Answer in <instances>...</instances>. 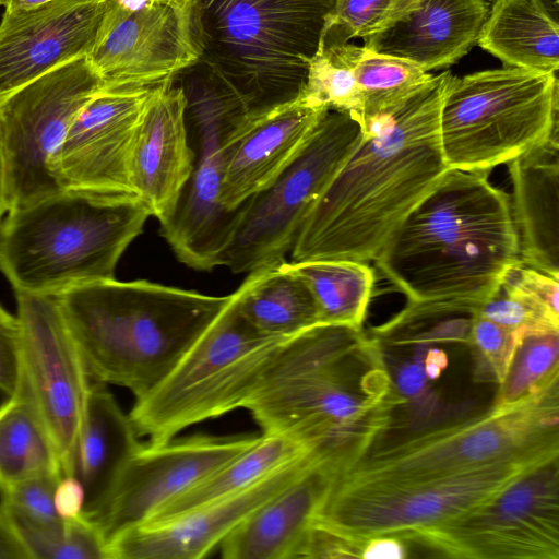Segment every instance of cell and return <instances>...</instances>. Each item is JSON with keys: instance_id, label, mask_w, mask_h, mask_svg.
I'll return each mask as SVG.
<instances>
[{"instance_id": "cell-32", "label": "cell", "mask_w": 559, "mask_h": 559, "mask_svg": "<svg viewBox=\"0 0 559 559\" xmlns=\"http://www.w3.org/2000/svg\"><path fill=\"white\" fill-rule=\"evenodd\" d=\"M354 72L360 99L357 121L362 132L404 104L433 75L411 60L364 46H357Z\"/></svg>"}, {"instance_id": "cell-36", "label": "cell", "mask_w": 559, "mask_h": 559, "mask_svg": "<svg viewBox=\"0 0 559 559\" xmlns=\"http://www.w3.org/2000/svg\"><path fill=\"white\" fill-rule=\"evenodd\" d=\"M14 523L33 559H108L106 538L83 513L57 526Z\"/></svg>"}, {"instance_id": "cell-14", "label": "cell", "mask_w": 559, "mask_h": 559, "mask_svg": "<svg viewBox=\"0 0 559 559\" xmlns=\"http://www.w3.org/2000/svg\"><path fill=\"white\" fill-rule=\"evenodd\" d=\"M558 465L542 464L478 507L401 538L451 558L558 559Z\"/></svg>"}, {"instance_id": "cell-45", "label": "cell", "mask_w": 559, "mask_h": 559, "mask_svg": "<svg viewBox=\"0 0 559 559\" xmlns=\"http://www.w3.org/2000/svg\"><path fill=\"white\" fill-rule=\"evenodd\" d=\"M408 556L404 539L392 535L368 538L361 551L365 559H404Z\"/></svg>"}, {"instance_id": "cell-35", "label": "cell", "mask_w": 559, "mask_h": 559, "mask_svg": "<svg viewBox=\"0 0 559 559\" xmlns=\"http://www.w3.org/2000/svg\"><path fill=\"white\" fill-rule=\"evenodd\" d=\"M520 332V343L498 386L495 404L520 400L559 374V330Z\"/></svg>"}, {"instance_id": "cell-26", "label": "cell", "mask_w": 559, "mask_h": 559, "mask_svg": "<svg viewBox=\"0 0 559 559\" xmlns=\"http://www.w3.org/2000/svg\"><path fill=\"white\" fill-rule=\"evenodd\" d=\"M141 445L129 414L105 384L92 381L74 473L84 489L85 516L91 518L103 506Z\"/></svg>"}, {"instance_id": "cell-47", "label": "cell", "mask_w": 559, "mask_h": 559, "mask_svg": "<svg viewBox=\"0 0 559 559\" xmlns=\"http://www.w3.org/2000/svg\"><path fill=\"white\" fill-rule=\"evenodd\" d=\"M53 0H8L3 5L5 11L33 8Z\"/></svg>"}, {"instance_id": "cell-40", "label": "cell", "mask_w": 559, "mask_h": 559, "mask_svg": "<svg viewBox=\"0 0 559 559\" xmlns=\"http://www.w3.org/2000/svg\"><path fill=\"white\" fill-rule=\"evenodd\" d=\"M477 313L512 331L559 330L556 322L500 286L488 299L479 304Z\"/></svg>"}, {"instance_id": "cell-16", "label": "cell", "mask_w": 559, "mask_h": 559, "mask_svg": "<svg viewBox=\"0 0 559 559\" xmlns=\"http://www.w3.org/2000/svg\"><path fill=\"white\" fill-rule=\"evenodd\" d=\"M200 57L192 0H110L87 58L103 88L174 79Z\"/></svg>"}, {"instance_id": "cell-8", "label": "cell", "mask_w": 559, "mask_h": 559, "mask_svg": "<svg viewBox=\"0 0 559 559\" xmlns=\"http://www.w3.org/2000/svg\"><path fill=\"white\" fill-rule=\"evenodd\" d=\"M289 337L259 332L242 316L238 290L151 392L136 399L129 417L148 443L243 408L281 345Z\"/></svg>"}, {"instance_id": "cell-38", "label": "cell", "mask_w": 559, "mask_h": 559, "mask_svg": "<svg viewBox=\"0 0 559 559\" xmlns=\"http://www.w3.org/2000/svg\"><path fill=\"white\" fill-rule=\"evenodd\" d=\"M58 475H46L16 484L1 493V504L13 521L34 526H57L63 522L55 507Z\"/></svg>"}, {"instance_id": "cell-48", "label": "cell", "mask_w": 559, "mask_h": 559, "mask_svg": "<svg viewBox=\"0 0 559 559\" xmlns=\"http://www.w3.org/2000/svg\"><path fill=\"white\" fill-rule=\"evenodd\" d=\"M8 0H0V7H3Z\"/></svg>"}, {"instance_id": "cell-41", "label": "cell", "mask_w": 559, "mask_h": 559, "mask_svg": "<svg viewBox=\"0 0 559 559\" xmlns=\"http://www.w3.org/2000/svg\"><path fill=\"white\" fill-rule=\"evenodd\" d=\"M22 382V334L16 314L0 305V392L11 395Z\"/></svg>"}, {"instance_id": "cell-11", "label": "cell", "mask_w": 559, "mask_h": 559, "mask_svg": "<svg viewBox=\"0 0 559 559\" xmlns=\"http://www.w3.org/2000/svg\"><path fill=\"white\" fill-rule=\"evenodd\" d=\"M362 136L350 115L328 110L298 157L238 209L222 266L248 274L285 261L310 210Z\"/></svg>"}, {"instance_id": "cell-49", "label": "cell", "mask_w": 559, "mask_h": 559, "mask_svg": "<svg viewBox=\"0 0 559 559\" xmlns=\"http://www.w3.org/2000/svg\"><path fill=\"white\" fill-rule=\"evenodd\" d=\"M489 3H491L493 0H487ZM555 4L558 5V0H552Z\"/></svg>"}, {"instance_id": "cell-37", "label": "cell", "mask_w": 559, "mask_h": 559, "mask_svg": "<svg viewBox=\"0 0 559 559\" xmlns=\"http://www.w3.org/2000/svg\"><path fill=\"white\" fill-rule=\"evenodd\" d=\"M520 338V331L509 330L476 312L466 342L473 358L474 381L499 386L509 371Z\"/></svg>"}, {"instance_id": "cell-7", "label": "cell", "mask_w": 559, "mask_h": 559, "mask_svg": "<svg viewBox=\"0 0 559 559\" xmlns=\"http://www.w3.org/2000/svg\"><path fill=\"white\" fill-rule=\"evenodd\" d=\"M535 454H559V374L512 403L371 449L337 480L419 483Z\"/></svg>"}, {"instance_id": "cell-30", "label": "cell", "mask_w": 559, "mask_h": 559, "mask_svg": "<svg viewBox=\"0 0 559 559\" xmlns=\"http://www.w3.org/2000/svg\"><path fill=\"white\" fill-rule=\"evenodd\" d=\"M310 452L288 438L261 433L252 445L160 507L146 522L166 520L237 493Z\"/></svg>"}, {"instance_id": "cell-1", "label": "cell", "mask_w": 559, "mask_h": 559, "mask_svg": "<svg viewBox=\"0 0 559 559\" xmlns=\"http://www.w3.org/2000/svg\"><path fill=\"white\" fill-rule=\"evenodd\" d=\"M402 405L378 340L319 323L281 345L243 408L262 433L295 441L342 475L373 449Z\"/></svg>"}, {"instance_id": "cell-31", "label": "cell", "mask_w": 559, "mask_h": 559, "mask_svg": "<svg viewBox=\"0 0 559 559\" xmlns=\"http://www.w3.org/2000/svg\"><path fill=\"white\" fill-rule=\"evenodd\" d=\"M290 264L309 286L320 323L362 329L374 283L373 271L367 263L332 260Z\"/></svg>"}, {"instance_id": "cell-15", "label": "cell", "mask_w": 559, "mask_h": 559, "mask_svg": "<svg viewBox=\"0 0 559 559\" xmlns=\"http://www.w3.org/2000/svg\"><path fill=\"white\" fill-rule=\"evenodd\" d=\"M14 294L22 380L57 449L63 476L74 475L92 380L56 296Z\"/></svg>"}, {"instance_id": "cell-43", "label": "cell", "mask_w": 559, "mask_h": 559, "mask_svg": "<svg viewBox=\"0 0 559 559\" xmlns=\"http://www.w3.org/2000/svg\"><path fill=\"white\" fill-rule=\"evenodd\" d=\"M55 507L63 520L73 519L83 513L84 489L74 475L63 476L56 487Z\"/></svg>"}, {"instance_id": "cell-20", "label": "cell", "mask_w": 559, "mask_h": 559, "mask_svg": "<svg viewBox=\"0 0 559 559\" xmlns=\"http://www.w3.org/2000/svg\"><path fill=\"white\" fill-rule=\"evenodd\" d=\"M110 0H53L5 11L0 22V102L46 72L88 56Z\"/></svg>"}, {"instance_id": "cell-42", "label": "cell", "mask_w": 559, "mask_h": 559, "mask_svg": "<svg viewBox=\"0 0 559 559\" xmlns=\"http://www.w3.org/2000/svg\"><path fill=\"white\" fill-rule=\"evenodd\" d=\"M362 546L313 523L310 525L293 559L361 558Z\"/></svg>"}, {"instance_id": "cell-33", "label": "cell", "mask_w": 559, "mask_h": 559, "mask_svg": "<svg viewBox=\"0 0 559 559\" xmlns=\"http://www.w3.org/2000/svg\"><path fill=\"white\" fill-rule=\"evenodd\" d=\"M357 45L322 46L311 58L299 96L309 105L350 115L357 120L359 91L354 72Z\"/></svg>"}, {"instance_id": "cell-9", "label": "cell", "mask_w": 559, "mask_h": 559, "mask_svg": "<svg viewBox=\"0 0 559 559\" xmlns=\"http://www.w3.org/2000/svg\"><path fill=\"white\" fill-rule=\"evenodd\" d=\"M555 72L522 68L451 75L441 108L439 141L449 169L487 171L558 135Z\"/></svg>"}, {"instance_id": "cell-28", "label": "cell", "mask_w": 559, "mask_h": 559, "mask_svg": "<svg viewBox=\"0 0 559 559\" xmlns=\"http://www.w3.org/2000/svg\"><path fill=\"white\" fill-rule=\"evenodd\" d=\"M237 290L240 312L265 335L292 337L320 323L309 286L286 260L248 273Z\"/></svg>"}, {"instance_id": "cell-27", "label": "cell", "mask_w": 559, "mask_h": 559, "mask_svg": "<svg viewBox=\"0 0 559 559\" xmlns=\"http://www.w3.org/2000/svg\"><path fill=\"white\" fill-rule=\"evenodd\" d=\"M477 46L502 66L558 73L557 14L545 0H493Z\"/></svg>"}, {"instance_id": "cell-6", "label": "cell", "mask_w": 559, "mask_h": 559, "mask_svg": "<svg viewBox=\"0 0 559 559\" xmlns=\"http://www.w3.org/2000/svg\"><path fill=\"white\" fill-rule=\"evenodd\" d=\"M334 0H192L200 57L249 114L296 98Z\"/></svg>"}, {"instance_id": "cell-25", "label": "cell", "mask_w": 559, "mask_h": 559, "mask_svg": "<svg viewBox=\"0 0 559 559\" xmlns=\"http://www.w3.org/2000/svg\"><path fill=\"white\" fill-rule=\"evenodd\" d=\"M507 165L520 261L559 278L558 135Z\"/></svg>"}, {"instance_id": "cell-13", "label": "cell", "mask_w": 559, "mask_h": 559, "mask_svg": "<svg viewBox=\"0 0 559 559\" xmlns=\"http://www.w3.org/2000/svg\"><path fill=\"white\" fill-rule=\"evenodd\" d=\"M102 86L85 56L46 72L0 102L8 212L62 190L52 174V159L78 112Z\"/></svg>"}, {"instance_id": "cell-10", "label": "cell", "mask_w": 559, "mask_h": 559, "mask_svg": "<svg viewBox=\"0 0 559 559\" xmlns=\"http://www.w3.org/2000/svg\"><path fill=\"white\" fill-rule=\"evenodd\" d=\"M559 454H535L419 483L335 480L314 522L364 546L371 537H402L454 519L492 498L523 474Z\"/></svg>"}, {"instance_id": "cell-4", "label": "cell", "mask_w": 559, "mask_h": 559, "mask_svg": "<svg viewBox=\"0 0 559 559\" xmlns=\"http://www.w3.org/2000/svg\"><path fill=\"white\" fill-rule=\"evenodd\" d=\"M56 298L91 380L126 388L136 400L165 379L229 295L111 278Z\"/></svg>"}, {"instance_id": "cell-29", "label": "cell", "mask_w": 559, "mask_h": 559, "mask_svg": "<svg viewBox=\"0 0 559 559\" xmlns=\"http://www.w3.org/2000/svg\"><path fill=\"white\" fill-rule=\"evenodd\" d=\"M46 475L63 477L60 459L22 380L0 405V491Z\"/></svg>"}, {"instance_id": "cell-44", "label": "cell", "mask_w": 559, "mask_h": 559, "mask_svg": "<svg viewBox=\"0 0 559 559\" xmlns=\"http://www.w3.org/2000/svg\"><path fill=\"white\" fill-rule=\"evenodd\" d=\"M0 559H33L14 521L0 503Z\"/></svg>"}, {"instance_id": "cell-24", "label": "cell", "mask_w": 559, "mask_h": 559, "mask_svg": "<svg viewBox=\"0 0 559 559\" xmlns=\"http://www.w3.org/2000/svg\"><path fill=\"white\" fill-rule=\"evenodd\" d=\"M489 8L487 0H420L406 19L362 39V46L411 60L426 72L448 69L477 45Z\"/></svg>"}, {"instance_id": "cell-3", "label": "cell", "mask_w": 559, "mask_h": 559, "mask_svg": "<svg viewBox=\"0 0 559 559\" xmlns=\"http://www.w3.org/2000/svg\"><path fill=\"white\" fill-rule=\"evenodd\" d=\"M487 171L448 169L373 260L407 300L483 302L520 263L510 195Z\"/></svg>"}, {"instance_id": "cell-34", "label": "cell", "mask_w": 559, "mask_h": 559, "mask_svg": "<svg viewBox=\"0 0 559 559\" xmlns=\"http://www.w3.org/2000/svg\"><path fill=\"white\" fill-rule=\"evenodd\" d=\"M420 0H334L319 45L341 46L381 34L415 11Z\"/></svg>"}, {"instance_id": "cell-22", "label": "cell", "mask_w": 559, "mask_h": 559, "mask_svg": "<svg viewBox=\"0 0 559 559\" xmlns=\"http://www.w3.org/2000/svg\"><path fill=\"white\" fill-rule=\"evenodd\" d=\"M186 108L182 88L174 79L166 81L144 111L132 145V188L160 225L175 215L194 166Z\"/></svg>"}, {"instance_id": "cell-39", "label": "cell", "mask_w": 559, "mask_h": 559, "mask_svg": "<svg viewBox=\"0 0 559 559\" xmlns=\"http://www.w3.org/2000/svg\"><path fill=\"white\" fill-rule=\"evenodd\" d=\"M558 280L520 262L507 271L500 287L559 322Z\"/></svg>"}, {"instance_id": "cell-12", "label": "cell", "mask_w": 559, "mask_h": 559, "mask_svg": "<svg viewBox=\"0 0 559 559\" xmlns=\"http://www.w3.org/2000/svg\"><path fill=\"white\" fill-rule=\"evenodd\" d=\"M186 96V117L198 148L191 177L175 215L160 234L177 259L197 271L222 266L237 212L221 204L224 146L229 131L247 112L210 70L195 62L177 74Z\"/></svg>"}, {"instance_id": "cell-5", "label": "cell", "mask_w": 559, "mask_h": 559, "mask_svg": "<svg viewBox=\"0 0 559 559\" xmlns=\"http://www.w3.org/2000/svg\"><path fill=\"white\" fill-rule=\"evenodd\" d=\"M150 216L138 197L61 190L7 213L0 272L14 293L49 296L115 278Z\"/></svg>"}, {"instance_id": "cell-21", "label": "cell", "mask_w": 559, "mask_h": 559, "mask_svg": "<svg viewBox=\"0 0 559 559\" xmlns=\"http://www.w3.org/2000/svg\"><path fill=\"white\" fill-rule=\"evenodd\" d=\"M329 109L299 95L255 114L245 115L224 146L221 204L236 212L271 185L302 152Z\"/></svg>"}, {"instance_id": "cell-19", "label": "cell", "mask_w": 559, "mask_h": 559, "mask_svg": "<svg viewBox=\"0 0 559 559\" xmlns=\"http://www.w3.org/2000/svg\"><path fill=\"white\" fill-rule=\"evenodd\" d=\"M319 461L324 460L307 453L237 493L127 528L107 542L108 559L203 558L252 511Z\"/></svg>"}, {"instance_id": "cell-46", "label": "cell", "mask_w": 559, "mask_h": 559, "mask_svg": "<svg viewBox=\"0 0 559 559\" xmlns=\"http://www.w3.org/2000/svg\"><path fill=\"white\" fill-rule=\"evenodd\" d=\"M7 205H5V177H4V164H3V155L2 147L0 142V227L4 216L7 215Z\"/></svg>"}, {"instance_id": "cell-23", "label": "cell", "mask_w": 559, "mask_h": 559, "mask_svg": "<svg viewBox=\"0 0 559 559\" xmlns=\"http://www.w3.org/2000/svg\"><path fill=\"white\" fill-rule=\"evenodd\" d=\"M341 475L319 461L252 511L219 544L225 559H293Z\"/></svg>"}, {"instance_id": "cell-17", "label": "cell", "mask_w": 559, "mask_h": 559, "mask_svg": "<svg viewBox=\"0 0 559 559\" xmlns=\"http://www.w3.org/2000/svg\"><path fill=\"white\" fill-rule=\"evenodd\" d=\"M165 82L102 87L82 107L52 159L62 190L136 197L129 171L132 145L144 111Z\"/></svg>"}, {"instance_id": "cell-18", "label": "cell", "mask_w": 559, "mask_h": 559, "mask_svg": "<svg viewBox=\"0 0 559 559\" xmlns=\"http://www.w3.org/2000/svg\"><path fill=\"white\" fill-rule=\"evenodd\" d=\"M259 436L197 435L143 444L130 457L103 506L88 519L106 540L146 522L181 495L252 445Z\"/></svg>"}, {"instance_id": "cell-2", "label": "cell", "mask_w": 559, "mask_h": 559, "mask_svg": "<svg viewBox=\"0 0 559 559\" xmlns=\"http://www.w3.org/2000/svg\"><path fill=\"white\" fill-rule=\"evenodd\" d=\"M443 70L377 119L307 215L292 262L373 261L391 234L449 169L439 122Z\"/></svg>"}]
</instances>
